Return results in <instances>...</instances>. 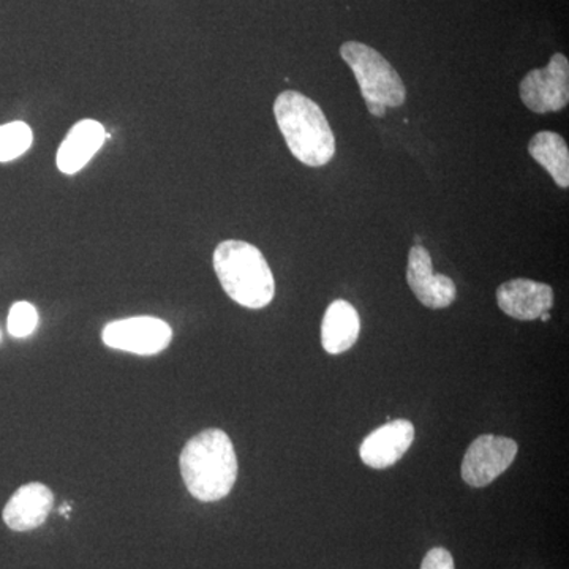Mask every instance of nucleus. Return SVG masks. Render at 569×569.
Masks as SVG:
<instances>
[{
  "mask_svg": "<svg viewBox=\"0 0 569 569\" xmlns=\"http://www.w3.org/2000/svg\"><path fill=\"white\" fill-rule=\"evenodd\" d=\"M179 467L190 496L204 503L228 497L238 479L233 441L220 429H206L190 438Z\"/></svg>",
  "mask_w": 569,
  "mask_h": 569,
  "instance_id": "nucleus-1",
  "label": "nucleus"
},
{
  "mask_svg": "<svg viewBox=\"0 0 569 569\" xmlns=\"http://www.w3.org/2000/svg\"><path fill=\"white\" fill-rule=\"evenodd\" d=\"M277 126L299 162L325 167L336 153V137L320 104L305 93L284 91L274 103Z\"/></svg>",
  "mask_w": 569,
  "mask_h": 569,
  "instance_id": "nucleus-2",
  "label": "nucleus"
},
{
  "mask_svg": "<svg viewBox=\"0 0 569 569\" xmlns=\"http://www.w3.org/2000/svg\"><path fill=\"white\" fill-rule=\"evenodd\" d=\"M213 271L224 293L247 309H264L276 296L274 276L260 249L244 241H223L213 252Z\"/></svg>",
  "mask_w": 569,
  "mask_h": 569,
  "instance_id": "nucleus-3",
  "label": "nucleus"
},
{
  "mask_svg": "<svg viewBox=\"0 0 569 569\" xmlns=\"http://www.w3.org/2000/svg\"><path fill=\"white\" fill-rule=\"evenodd\" d=\"M340 56L353 71L366 102L380 103L387 108L406 103V84L380 52L359 41H347L340 47Z\"/></svg>",
  "mask_w": 569,
  "mask_h": 569,
  "instance_id": "nucleus-4",
  "label": "nucleus"
},
{
  "mask_svg": "<svg viewBox=\"0 0 569 569\" xmlns=\"http://www.w3.org/2000/svg\"><path fill=\"white\" fill-rule=\"evenodd\" d=\"M520 100L529 110L545 114L567 108L569 102V62L567 56L557 52L548 67L531 70L519 86Z\"/></svg>",
  "mask_w": 569,
  "mask_h": 569,
  "instance_id": "nucleus-5",
  "label": "nucleus"
},
{
  "mask_svg": "<svg viewBox=\"0 0 569 569\" xmlns=\"http://www.w3.org/2000/svg\"><path fill=\"white\" fill-rule=\"evenodd\" d=\"M518 443L511 438L481 436L468 447L462 460L463 481L471 488H486L511 467L518 456Z\"/></svg>",
  "mask_w": 569,
  "mask_h": 569,
  "instance_id": "nucleus-6",
  "label": "nucleus"
},
{
  "mask_svg": "<svg viewBox=\"0 0 569 569\" xmlns=\"http://www.w3.org/2000/svg\"><path fill=\"white\" fill-rule=\"evenodd\" d=\"M171 337L170 325L153 317L112 321L104 326L102 335L104 346L141 356L162 353L170 346Z\"/></svg>",
  "mask_w": 569,
  "mask_h": 569,
  "instance_id": "nucleus-7",
  "label": "nucleus"
},
{
  "mask_svg": "<svg viewBox=\"0 0 569 569\" xmlns=\"http://www.w3.org/2000/svg\"><path fill=\"white\" fill-rule=\"evenodd\" d=\"M407 282L419 302L429 309H445L458 296V288L449 277L433 274L432 258L422 246L411 247L408 253Z\"/></svg>",
  "mask_w": 569,
  "mask_h": 569,
  "instance_id": "nucleus-8",
  "label": "nucleus"
},
{
  "mask_svg": "<svg viewBox=\"0 0 569 569\" xmlns=\"http://www.w3.org/2000/svg\"><path fill=\"white\" fill-rule=\"evenodd\" d=\"M54 507V493L41 482L21 486L2 511V519L10 530L24 533L39 529L47 522Z\"/></svg>",
  "mask_w": 569,
  "mask_h": 569,
  "instance_id": "nucleus-9",
  "label": "nucleus"
},
{
  "mask_svg": "<svg viewBox=\"0 0 569 569\" xmlns=\"http://www.w3.org/2000/svg\"><path fill=\"white\" fill-rule=\"evenodd\" d=\"M415 440V426L407 419H396L378 427L359 448V456L367 467L388 468L403 458Z\"/></svg>",
  "mask_w": 569,
  "mask_h": 569,
  "instance_id": "nucleus-10",
  "label": "nucleus"
},
{
  "mask_svg": "<svg viewBox=\"0 0 569 569\" xmlns=\"http://www.w3.org/2000/svg\"><path fill=\"white\" fill-rule=\"evenodd\" d=\"M497 302L508 317L533 321L552 309L553 290L549 284L530 279L509 280L498 287Z\"/></svg>",
  "mask_w": 569,
  "mask_h": 569,
  "instance_id": "nucleus-11",
  "label": "nucleus"
},
{
  "mask_svg": "<svg viewBox=\"0 0 569 569\" xmlns=\"http://www.w3.org/2000/svg\"><path fill=\"white\" fill-rule=\"evenodd\" d=\"M107 140V132L100 122L86 119L71 127L59 148L56 163L59 171L67 176L80 173L82 168L91 162L92 157L100 151Z\"/></svg>",
  "mask_w": 569,
  "mask_h": 569,
  "instance_id": "nucleus-12",
  "label": "nucleus"
},
{
  "mask_svg": "<svg viewBox=\"0 0 569 569\" xmlns=\"http://www.w3.org/2000/svg\"><path fill=\"white\" fill-rule=\"evenodd\" d=\"M361 332L358 310L350 302H332L321 323V346L329 355L346 353L355 346Z\"/></svg>",
  "mask_w": 569,
  "mask_h": 569,
  "instance_id": "nucleus-13",
  "label": "nucleus"
},
{
  "mask_svg": "<svg viewBox=\"0 0 569 569\" xmlns=\"http://www.w3.org/2000/svg\"><path fill=\"white\" fill-rule=\"evenodd\" d=\"M529 152L560 189L569 187V151L567 141L556 132H539L529 142Z\"/></svg>",
  "mask_w": 569,
  "mask_h": 569,
  "instance_id": "nucleus-14",
  "label": "nucleus"
},
{
  "mask_svg": "<svg viewBox=\"0 0 569 569\" xmlns=\"http://www.w3.org/2000/svg\"><path fill=\"white\" fill-rule=\"evenodd\" d=\"M33 134L24 122H10L0 126V163L17 160L31 149Z\"/></svg>",
  "mask_w": 569,
  "mask_h": 569,
  "instance_id": "nucleus-15",
  "label": "nucleus"
},
{
  "mask_svg": "<svg viewBox=\"0 0 569 569\" xmlns=\"http://www.w3.org/2000/svg\"><path fill=\"white\" fill-rule=\"evenodd\" d=\"M9 332L17 339L29 337L39 325V312L31 302L20 301L11 306L9 313Z\"/></svg>",
  "mask_w": 569,
  "mask_h": 569,
  "instance_id": "nucleus-16",
  "label": "nucleus"
},
{
  "mask_svg": "<svg viewBox=\"0 0 569 569\" xmlns=\"http://www.w3.org/2000/svg\"><path fill=\"white\" fill-rule=\"evenodd\" d=\"M421 569H456L451 552L445 548H433L426 553Z\"/></svg>",
  "mask_w": 569,
  "mask_h": 569,
  "instance_id": "nucleus-17",
  "label": "nucleus"
},
{
  "mask_svg": "<svg viewBox=\"0 0 569 569\" xmlns=\"http://www.w3.org/2000/svg\"><path fill=\"white\" fill-rule=\"evenodd\" d=\"M366 104L369 111L372 112L373 116H377V118H385V116H387V107H383V104L373 102H366Z\"/></svg>",
  "mask_w": 569,
  "mask_h": 569,
  "instance_id": "nucleus-18",
  "label": "nucleus"
},
{
  "mask_svg": "<svg viewBox=\"0 0 569 569\" xmlns=\"http://www.w3.org/2000/svg\"><path fill=\"white\" fill-rule=\"evenodd\" d=\"M69 511H70L69 505H63V507L61 509H59V512H61V515H66V512H69Z\"/></svg>",
  "mask_w": 569,
  "mask_h": 569,
  "instance_id": "nucleus-19",
  "label": "nucleus"
},
{
  "mask_svg": "<svg viewBox=\"0 0 569 569\" xmlns=\"http://www.w3.org/2000/svg\"><path fill=\"white\" fill-rule=\"evenodd\" d=\"M539 318H541V321H549V318H550L549 312L541 313V317H539Z\"/></svg>",
  "mask_w": 569,
  "mask_h": 569,
  "instance_id": "nucleus-20",
  "label": "nucleus"
},
{
  "mask_svg": "<svg viewBox=\"0 0 569 569\" xmlns=\"http://www.w3.org/2000/svg\"><path fill=\"white\" fill-rule=\"evenodd\" d=\"M0 339H2V335H0Z\"/></svg>",
  "mask_w": 569,
  "mask_h": 569,
  "instance_id": "nucleus-21",
  "label": "nucleus"
}]
</instances>
